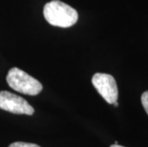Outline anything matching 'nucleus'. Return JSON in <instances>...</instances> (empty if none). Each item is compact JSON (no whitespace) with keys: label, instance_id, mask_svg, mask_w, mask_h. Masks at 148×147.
<instances>
[{"label":"nucleus","instance_id":"1","mask_svg":"<svg viewBox=\"0 0 148 147\" xmlns=\"http://www.w3.org/2000/svg\"><path fill=\"white\" fill-rule=\"evenodd\" d=\"M43 14L50 24L60 28L73 26L78 19L77 12L59 0H53L45 4Z\"/></svg>","mask_w":148,"mask_h":147},{"label":"nucleus","instance_id":"2","mask_svg":"<svg viewBox=\"0 0 148 147\" xmlns=\"http://www.w3.org/2000/svg\"><path fill=\"white\" fill-rule=\"evenodd\" d=\"M6 80L12 89L29 96L38 95L43 88L38 80L16 67L9 71Z\"/></svg>","mask_w":148,"mask_h":147},{"label":"nucleus","instance_id":"3","mask_svg":"<svg viewBox=\"0 0 148 147\" xmlns=\"http://www.w3.org/2000/svg\"><path fill=\"white\" fill-rule=\"evenodd\" d=\"M0 109L16 115H33L34 109L26 99L8 91L0 92Z\"/></svg>","mask_w":148,"mask_h":147},{"label":"nucleus","instance_id":"4","mask_svg":"<svg viewBox=\"0 0 148 147\" xmlns=\"http://www.w3.org/2000/svg\"><path fill=\"white\" fill-rule=\"evenodd\" d=\"M92 83L106 102L113 104L118 101V86L111 75L97 73L92 77Z\"/></svg>","mask_w":148,"mask_h":147},{"label":"nucleus","instance_id":"5","mask_svg":"<svg viewBox=\"0 0 148 147\" xmlns=\"http://www.w3.org/2000/svg\"><path fill=\"white\" fill-rule=\"evenodd\" d=\"M9 147H40L34 143H29V142H14Z\"/></svg>","mask_w":148,"mask_h":147},{"label":"nucleus","instance_id":"6","mask_svg":"<svg viewBox=\"0 0 148 147\" xmlns=\"http://www.w3.org/2000/svg\"><path fill=\"white\" fill-rule=\"evenodd\" d=\"M141 104H143L145 112L148 114V91L141 95Z\"/></svg>","mask_w":148,"mask_h":147},{"label":"nucleus","instance_id":"7","mask_svg":"<svg viewBox=\"0 0 148 147\" xmlns=\"http://www.w3.org/2000/svg\"><path fill=\"white\" fill-rule=\"evenodd\" d=\"M110 147H124V146H121V145H119V144H113Z\"/></svg>","mask_w":148,"mask_h":147}]
</instances>
